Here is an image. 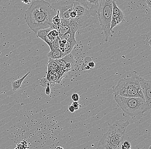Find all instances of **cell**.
I'll list each match as a JSON object with an SVG mask.
<instances>
[{
    "instance_id": "6da1fadb",
    "label": "cell",
    "mask_w": 151,
    "mask_h": 149,
    "mask_svg": "<svg viewBox=\"0 0 151 149\" xmlns=\"http://www.w3.org/2000/svg\"><path fill=\"white\" fill-rule=\"evenodd\" d=\"M57 10L48 2L37 0L32 3L24 14L26 24L33 32L37 33L39 30L50 28L52 19Z\"/></svg>"
},
{
    "instance_id": "7a4b0ae2",
    "label": "cell",
    "mask_w": 151,
    "mask_h": 149,
    "mask_svg": "<svg viewBox=\"0 0 151 149\" xmlns=\"http://www.w3.org/2000/svg\"><path fill=\"white\" fill-rule=\"evenodd\" d=\"M109 129L99 141L97 149H118L123 142L125 131L130 124L129 120L122 123L115 122L108 124Z\"/></svg>"
},
{
    "instance_id": "3957f363",
    "label": "cell",
    "mask_w": 151,
    "mask_h": 149,
    "mask_svg": "<svg viewBox=\"0 0 151 149\" xmlns=\"http://www.w3.org/2000/svg\"><path fill=\"white\" fill-rule=\"evenodd\" d=\"M140 78L136 71H134L126 78L120 79L113 87L114 96L144 99L139 85Z\"/></svg>"
},
{
    "instance_id": "277c9868",
    "label": "cell",
    "mask_w": 151,
    "mask_h": 149,
    "mask_svg": "<svg viewBox=\"0 0 151 149\" xmlns=\"http://www.w3.org/2000/svg\"><path fill=\"white\" fill-rule=\"evenodd\" d=\"M99 6H91L89 8L86 0H76L73 2V9L76 13L74 19L81 29H84L99 21Z\"/></svg>"
},
{
    "instance_id": "5b68a950",
    "label": "cell",
    "mask_w": 151,
    "mask_h": 149,
    "mask_svg": "<svg viewBox=\"0 0 151 149\" xmlns=\"http://www.w3.org/2000/svg\"><path fill=\"white\" fill-rule=\"evenodd\" d=\"M114 99L122 110L123 115L131 117L133 119L147 112L146 101L143 98L114 96Z\"/></svg>"
},
{
    "instance_id": "8992f818",
    "label": "cell",
    "mask_w": 151,
    "mask_h": 149,
    "mask_svg": "<svg viewBox=\"0 0 151 149\" xmlns=\"http://www.w3.org/2000/svg\"><path fill=\"white\" fill-rule=\"evenodd\" d=\"M112 1L113 0H100L99 4V21L102 30L104 33L106 42L108 41L109 37L113 34L110 29L113 14Z\"/></svg>"
},
{
    "instance_id": "52a82bcc",
    "label": "cell",
    "mask_w": 151,
    "mask_h": 149,
    "mask_svg": "<svg viewBox=\"0 0 151 149\" xmlns=\"http://www.w3.org/2000/svg\"><path fill=\"white\" fill-rule=\"evenodd\" d=\"M139 85L146 101V111H150L151 104V81L141 77Z\"/></svg>"
},
{
    "instance_id": "ba28073f",
    "label": "cell",
    "mask_w": 151,
    "mask_h": 149,
    "mask_svg": "<svg viewBox=\"0 0 151 149\" xmlns=\"http://www.w3.org/2000/svg\"><path fill=\"white\" fill-rule=\"evenodd\" d=\"M79 28V24L75 20L71 18L68 19H61L60 29L58 30V37L61 38L64 34L68 32L69 31L72 30H78Z\"/></svg>"
},
{
    "instance_id": "9c48e42d",
    "label": "cell",
    "mask_w": 151,
    "mask_h": 149,
    "mask_svg": "<svg viewBox=\"0 0 151 149\" xmlns=\"http://www.w3.org/2000/svg\"><path fill=\"white\" fill-rule=\"evenodd\" d=\"M76 0H53L52 6L55 10H58L59 14L66 11L70 13L73 11V2Z\"/></svg>"
},
{
    "instance_id": "30bf717a",
    "label": "cell",
    "mask_w": 151,
    "mask_h": 149,
    "mask_svg": "<svg viewBox=\"0 0 151 149\" xmlns=\"http://www.w3.org/2000/svg\"><path fill=\"white\" fill-rule=\"evenodd\" d=\"M52 29L51 28H48L39 30L37 32V36L42 39L49 45L50 50H54L52 47V43L55 37L52 36L50 32Z\"/></svg>"
},
{
    "instance_id": "8fae6325",
    "label": "cell",
    "mask_w": 151,
    "mask_h": 149,
    "mask_svg": "<svg viewBox=\"0 0 151 149\" xmlns=\"http://www.w3.org/2000/svg\"><path fill=\"white\" fill-rule=\"evenodd\" d=\"M66 55L62 52L59 49L58 50H50V52L47 54V56L49 58L56 60L61 59L65 56Z\"/></svg>"
},
{
    "instance_id": "7c38bea8",
    "label": "cell",
    "mask_w": 151,
    "mask_h": 149,
    "mask_svg": "<svg viewBox=\"0 0 151 149\" xmlns=\"http://www.w3.org/2000/svg\"><path fill=\"white\" fill-rule=\"evenodd\" d=\"M47 78L52 83H59L62 77L59 76L57 71H52L47 73Z\"/></svg>"
},
{
    "instance_id": "4fadbf2b",
    "label": "cell",
    "mask_w": 151,
    "mask_h": 149,
    "mask_svg": "<svg viewBox=\"0 0 151 149\" xmlns=\"http://www.w3.org/2000/svg\"><path fill=\"white\" fill-rule=\"evenodd\" d=\"M124 18H125V16H124V13H123L122 14H121L118 17L115 19H112L111 20L110 28V31L112 34L114 33V31H113V28L117 26L118 24H120L121 22L124 21Z\"/></svg>"
},
{
    "instance_id": "5bb4252c",
    "label": "cell",
    "mask_w": 151,
    "mask_h": 149,
    "mask_svg": "<svg viewBox=\"0 0 151 149\" xmlns=\"http://www.w3.org/2000/svg\"><path fill=\"white\" fill-rule=\"evenodd\" d=\"M29 73H30V72H28L20 79L12 82L11 85H12V89H13V91H16V90L20 89L22 82H23L24 79L28 76Z\"/></svg>"
},
{
    "instance_id": "9a60e30c",
    "label": "cell",
    "mask_w": 151,
    "mask_h": 149,
    "mask_svg": "<svg viewBox=\"0 0 151 149\" xmlns=\"http://www.w3.org/2000/svg\"><path fill=\"white\" fill-rule=\"evenodd\" d=\"M76 43V40L67 41L65 44V48H64V53L66 55L70 53L71 52L72 50L73 47Z\"/></svg>"
},
{
    "instance_id": "2e32d148",
    "label": "cell",
    "mask_w": 151,
    "mask_h": 149,
    "mask_svg": "<svg viewBox=\"0 0 151 149\" xmlns=\"http://www.w3.org/2000/svg\"><path fill=\"white\" fill-rule=\"evenodd\" d=\"M77 31V30H70L66 33L64 34L60 39L61 40H65L67 41L76 40L75 34Z\"/></svg>"
},
{
    "instance_id": "e0dca14e",
    "label": "cell",
    "mask_w": 151,
    "mask_h": 149,
    "mask_svg": "<svg viewBox=\"0 0 151 149\" xmlns=\"http://www.w3.org/2000/svg\"><path fill=\"white\" fill-rule=\"evenodd\" d=\"M47 66H48L47 73L52 71H56L58 69V66L56 63H55L51 58H49V62L47 64Z\"/></svg>"
},
{
    "instance_id": "ac0fdd59",
    "label": "cell",
    "mask_w": 151,
    "mask_h": 149,
    "mask_svg": "<svg viewBox=\"0 0 151 149\" xmlns=\"http://www.w3.org/2000/svg\"><path fill=\"white\" fill-rule=\"evenodd\" d=\"M40 86L43 87H46L48 86L52 87L54 86L55 84L50 81L47 78H42L40 81Z\"/></svg>"
},
{
    "instance_id": "d6986e66",
    "label": "cell",
    "mask_w": 151,
    "mask_h": 149,
    "mask_svg": "<svg viewBox=\"0 0 151 149\" xmlns=\"http://www.w3.org/2000/svg\"><path fill=\"white\" fill-rule=\"evenodd\" d=\"M52 23L55 25H60L61 23V19L59 16V11L57 10L56 14L54 16L52 19Z\"/></svg>"
},
{
    "instance_id": "ffe728a7",
    "label": "cell",
    "mask_w": 151,
    "mask_h": 149,
    "mask_svg": "<svg viewBox=\"0 0 151 149\" xmlns=\"http://www.w3.org/2000/svg\"><path fill=\"white\" fill-rule=\"evenodd\" d=\"M116 0L112 1L113 4V14H120L123 13L121 9H120L117 6Z\"/></svg>"
},
{
    "instance_id": "44dd1931",
    "label": "cell",
    "mask_w": 151,
    "mask_h": 149,
    "mask_svg": "<svg viewBox=\"0 0 151 149\" xmlns=\"http://www.w3.org/2000/svg\"><path fill=\"white\" fill-rule=\"evenodd\" d=\"M60 38L58 36L56 37L52 43L53 48L54 50L59 49V43H60Z\"/></svg>"
},
{
    "instance_id": "7402d4cb",
    "label": "cell",
    "mask_w": 151,
    "mask_h": 149,
    "mask_svg": "<svg viewBox=\"0 0 151 149\" xmlns=\"http://www.w3.org/2000/svg\"><path fill=\"white\" fill-rule=\"evenodd\" d=\"M132 148L131 144L128 141H125L123 142L122 145L121 147V149H130Z\"/></svg>"
},
{
    "instance_id": "603a6c76",
    "label": "cell",
    "mask_w": 151,
    "mask_h": 149,
    "mask_svg": "<svg viewBox=\"0 0 151 149\" xmlns=\"http://www.w3.org/2000/svg\"><path fill=\"white\" fill-rule=\"evenodd\" d=\"M86 2H88L91 6H99L100 4V0H86Z\"/></svg>"
},
{
    "instance_id": "cb8c5ba5",
    "label": "cell",
    "mask_w": 151,
    "mask_h": 149,
    "mask_svg": "<svg viewBox=\"0 0 151 149\" xmlns=\"http://www.w3.org/2000/svg\"><path fill=\"white\" fill-rule=\"evenodd\" d=\"M72 99L75 101H78L80 100V96L77 93H73L71 96Z\"/></svg>"
},
{
    "instance_id": "d4e9b609",
    "label": "cell",
    "mask_w": 151,
    "mask_h": 149,
    "mask_svg": "<svg viewBox=\"0 0 151 149\" xmlns=\"http://www.w3.org/2000/svg\"><path fill=\"white\" fill-rule=\"evenodd\" d=\"M50 34L52 35V36L56 37L58 36L59 35V32L58 30L56 29H52L50 32Z\"/></svg>"
},
{
    "instance_id": "484cf974",
    "label": "cell",
    "mask_w": 151,
    "mask_h": 149,
    "mask_svg": "<svg viewBox=\"0 0 151 149\" xmlns=\"http://www.w3.org/2000/svg\"><path fill=\"white\" fill-rule=\"evenodd\" d=\"M72 105H73V106L75 107L76 111L79 110L81 107V105H80V104L78 101H73L72 104Z\"/></svg>"
},
{
    "instance_id": "4316f807",
    "label": "cell",
    "mask_w": 151,
    "mask_h": 149,
    "mask_svg": "<svg viewBox=\"0 0 151 149\" xmlns=\"http://www.w3.org/2000/svg\"><path fill=\"white\" fill-rule=\"evenodd\" d=\"M82 69L83 70H88L90 69L91 68L88 66V65L84 63L82 66Z\"/></svg>"
},
{
    "instance_id": "83f0119b",
    "label": "cell",
    "mask_w": 151,
    "mask_h": 149,
    "mask_svg": "<svg viewBox=\"0 0 151 149\" xmlns=\"http://www.w3.org/2000/svg\"><path fill=\"white\" fill-rule=\"evenodd\" d=\"M76 13L74 10H73V11H72L71 12H70V17L71 18L73 19H74L76 18Z\"/></svg>"
},
{
    "instance_id": "f1b7e54d",
    "label": "cell",
    "mask_w": 151,
    "mask_h": 149,
    "mask_svg": "<svg viewBox=\"0 0 151 149\" xmlns=\"http://www.w3.org/2000/svg\"><path fill=\"white\" fill-rule=\"evenodd\" d=\"M51 92V89L50 86H48L46 87V90H45V93L47 95L49 96L50 95V93Z\"/></svg>"
},
{
    "instance_id": "f546056e",
    "label": "cell",
    "mask_w": 151,
    "mask_h": 149,
    "mask_svg": "<svg viewBox=\"0 0 151 149\" xmlns=\"http://www.w3.org/2000/svg\"><path fill=\"white\" fill-rule=\"evenodd\" d=\"M87 65H88V66L91 69L94 68L95 66V63L93 62V61H91V62H89Z\"/></svg>"
},
{
    "instance_id": "4dcf8cb0",
    "label": "cell",
    "mask_w": 151,
    "mask_h": 149,
    "mask_svg": "<svg viewBox=\"0 0 151 149\" xmlns=\"http://www.w3.org/2000/svg\"><path fill=\"white\" fill-rule=\"evenodd\" d=\"M68 110L71 113H74L76 111L75 107L72 104L70 106H69Z\"/></svg>"
},
{
    "instance_id": "1f68e13d",
    "label": "cell",
    "mask_w": 151,
    "mask_h": 149,
    "mask_svg": "<svg viewBox=\"0 0 151 149\" xmlns=\"http://www.w3.org/2000/svg\"><path fill=\"white\" fill-rule=\"evenodd\" d=\"M22 3L28 5L32 1V0H21Z\"/></svg>"
},
{
    "instance_id": "d6a6232c",
    "label": "cell",
    "mask_w": 151,
    "mask_h": 149,
    "mask_svg": "<svg viewBox=\"0 0 151 149\" xmlns=\"http://www.w3.org/2000/svg\"><path fill=\"white\" fill-rule=\"evenodd\" d=\"M146 2L147 6L151 9V0H146Z\"/></svg>"
},
{
    "instance_id": "836d02e7",
    "label": "cell",
    "mask_w": 151,
    "mask_h": 149,
    "mask_svg": "<svg viewBox=\"0 0 151 149\" xmlns=\"http://www.w3.org/2000/svg\"><path fill=\"white\" fill-rule=\"evenodd\" d=\"M55 149H63V148L61 147V146H58V147H56Z\"/></svg>"
},
{
    "instance_id": "e575fe53",
    "label": "cell",
    "mask_w": 151,
    "mask_h": 149,
    "mask_svg": "<svg viewBox=\"0 0 151 149\" xmlns=\"http://www.w3.org/2000/svg\"><path fill=\"white\" fill-rule=\"evenodd\" d=\"M149 45H150V46H151V39H150V40H149Z\"/></svg>"
}]
</instances>
